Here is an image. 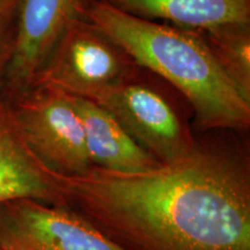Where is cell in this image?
<instances>
[{"label": "cell", "mask_w": 250, "mask_h": 250, "mask_svg": "<svg viewBox=\"0 0 250 250\" xmlns=\"http://www.w3.org/2000/svg\"><path fill=\"white\" fill-rule=\"evenodd\" d=\"M56 179L62 205L126 250H250V164L239 149L197 142L145 173Z\"/></svg>", "instance_id": "obj_1"}, {"label": "cell", "mask_w": 250, "mask_h": 250, "mask_svg": "<svg viewBox=\"0 0 250 250\" xmlns=\"http://www.w3.org/2000/svg\"><path fill=\"white\" fill-rule=\"evenodd\" d=\"M85 12L88 22L125 55L183 94L199 130L248 129L250 98L228 77L198 31L134 17L101 0L90 1Z\"/></svg>", "instance_id": "obj_2"}, {"label": "cell", "mask_w": 250, "mask_h": 250, "mask_svg": "<svg viewBox=\"0 0 250 250\" xmlns=\"http://www.w3.org/2000/svg\"><path fill=\"white\" fill-rule=\"evenodd\" d=\"M12 98L6 103L15 129L46 169L76 177L94 168L83 123L67 93L36 86Z\"/></svg>", "instance_id": "obj_3"}, {"label": "cell", "mask_w": 250, "mask_h": 250, "mask_svg": "<svg viewBox=\"0 0 250 250\" xmlns=\"http://www.w3.org/2000/svg\"><path fill=\"white\" fill-rule=\"evenodd\" d=\"M0 248L126 250L67 205L31 198L0 203Z\"/></svg>", "instance_id": "obj_4"}, {"label": "cell", "mask_w": 250, "mask_h": 250, "mask_svg": "<svg viewBox=\"0 0 250 250\" xmlns=\"http://www.w3.org/2000/svg\"><path fill=\"white\" fill-rule=\"evenodd\" d=\"M90 100L161 164L179 160L195 148L191 131L171 103L151 87L122 80Z\"/></svg>", "instance_id": "obj_5"}, {"label": "cell", "mask_w": 250, "mask_h": 250, "mask_svg": "<svg viewBox=\"0 0 250 250\" xmlns=\"http://www.w3.org/2000/svg\"><path fill=\"white\" fill-rule=\"evenodd\" d=\"M122 52L101 31L80 19L62 35L33 87H54L90 100L124 80Z\"/></svg>", "instance_id": "obj_6"}, {"label": "cell", "mask_w": 250, "mask_h": 250, "mask_svg": "<svg viewBox=\"0 0 250 250\" xmlns=\"http://www.w3.org/2000/svg\"><path fill=\"white\" fill-rule=\"evenodd\" d=\"M85 8V0H20L6 68L12 96L34 86L62 35Z\"/></svg>", "instance_id": "obj_7"}, {"label": "cell", "mask_w": 250, "mask_h": 250, "mask_svg": "<svg viewBox=\"0 0 250 250\" xmlns=\"http://www.w3.org/2000/svg\"><path fill=\"white\" fill-rule=\"evenodd\" d=\"M68 95L83 123L86 148L93 167L115 173L138 174L161 165L104 108L93 100Z\"/></svg>", "instance_id": "obj_8"}, {"label": "cell", "mask_w": 250, "mask_h": 250, "mask_svg": "<svg viewBox=\"0 0 250 250\" xmlns=\"http://www.w3.org/2000/svg\"><path fill=\"white\" fill-rule=\"evenodd\" d=\"M31 198L62 205L56 174L37 160L15 129L0 99V203Z\"/></svg>", "instance_id": "obj_9"}, {"label": "cell", "mask_w": 250, "mask_h": 250, "mask_svg": "<svg viewBox=\"0 0 250 250\" xmlns=\"http://www.w3.org/2000/svg\"><path fill=\"white\" fill-rule=\"evenodd\" d=\"M146 20L160 19L187 30L249 24L250 0H101Z\"/></svg>", "instance_id": "obj_10"}, {"label": "cell", "mask_w": 250, "mask_h": 250, "mask_svg": "<svg viewBox=\"0 0 250 250\" xmlns=\"http://www.w3.org/2000/svg\"><path fill=\"white\" fill-rule=\"evenodd\" d=\"M196 31L204 39L228 77L250 98L249 24H225Z\"/></svg>", "instance_id": "obj_11"}, {"label": "cell", "mask_w": 250, "mask_h": 250, "mask_svg": "<svg viewBox=\"0 0 250 250\" xmlns=\"http://www.w3.org/2000/svg\"><path fill=\"white\" fill-rule=\"evenodd\" d=\"M12 51V40L5 36L4 31L0 26V79L6 73L9 58Z\"/></svg>", "instance_id": "obj_12"}, {"label": "cell", "mask_w": 250, "mask_h": 250, "mask_svg": "<svg viewBox=\"0 0 250 250\" xmlns=\"http://www.w3.org/2000/svg\"><path fill=\"white\" fill-rule=\"evenodd\" d=\"M14 0H0V26H1L2 21L6 18V15L12 8Z\"/></svg>", "instance_id": "obj_13"}, {"label": "cell", "mask_w": 250, "mask_h": 250, "mask_svg": "<svg viewBox=\"0 0 250 250\" xmlns=\"http://www.w3.org/2000/svg\"><path fill=\"white\" fill-rule=\"evenodd\" d=\"M0 250H7V249H1V248H0Z\"/></svg>", "instance_id": "obj_14"}]
</instances>
